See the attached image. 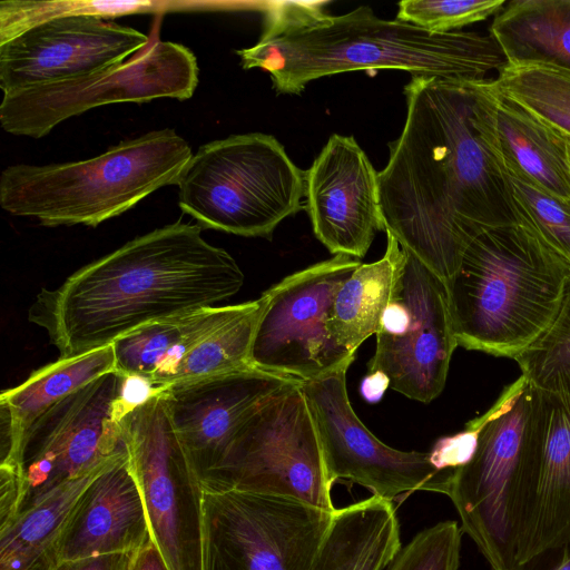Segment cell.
<instances>
[{"instance_id":"cell-1","label":"cell","mask_w":570,"mask_h":570,"mask_svg":"<svg viewBox=\"0 0 570 570\" xmlns=\"http://www.w3.org/2000/svg\"><path fill=\"white\" fill-rule=\"evenodd\" d=\"M473 81L412 76L404 127L379 173L385 232L444 283L481 233L518 223L508 176L475 127Z\"/></svg>"},{"instance_id":"cell-2","label":"cell","mask_w":570,"mask_h":570,"mask_svg":"<svg viewBox=\"0 0 570 570\" xmlns=\"http://www.w3.org/2000/svg\"><path fill=\"white\" fill-rule=\"evenodd\" d=\"M198 224L176 222L89 263L60 286L42 288L28 311L59 358L112 344L154 321L215 306L234 296L244 274Z\"/></svg>"},{"instance_id":"cell-3","label":"cell","mask_w":570,"mask_h":570,"mask_svg":"<svg viewBox=\"0 0 570 570\" xmlns=\"http://www.w3.org/2000/svg\"><path fill=\"white\" fill-rule=\"evenodd\" d=\"M324 4L266 3L261 39L236 51L242 67L267 71L277 94L298 95L313 80L348 71L395 69L412 76L482 80L507 63L489 32L432 33L382 19L367 6L331 16Z\"/></svg>"},{"instance_id":"cell-4","label":"cell","mask_w":570,"mask_h":570,"mask_svg":"<svg viewBox=\"0 0 570 570\" xmlns=\"http://www.w3.org/2000/svg\"><path fill=\"white\" fill-rule=\"evenodd\" d=\"M569 278L570 262L529 226L484 230L445 283L458 345L514 358L550 326Z\"/></svg>"},{"instance_id":"cell-5","label":"cell","mask_w":570,"mask_h":570,"mask_svg":"<svg viewBox=\"0 0 570 570\" xmlns=\"http://www.w3.org/2000/svg\"><path fill=\"white\" fill-rule=\"evenodd\" d=\"M474 421L475 450L450 473L445 494L493 570H511L540 464L544 393L521 375Z\"/></svg>"},{"instance_id":"cell-6","label":"cell","mask_w":570,"mask_h":570,"mask_svg":"<svg viewBox=\"0 0 570 570\" xmlns=\"http://www.w3.org/2000/svg\"><path fill=\"white\" fill-rule=\"evenodd\" d=\"M191 157L188 142L165 128L85 160L12 165L0 175V206L43 226L95 227L177 185Z\"/></svg>"},{"instance_id":"cell-7","label":"cell","mask_w":570,"mask_h":570,"mask_svg":"<svg viewBox=\"0 0 570 570\" xmlns=\"http://www.w3.org/2000/svg\"><path fill=\"white\" fill-rule=\"evenodd\" d=\"M178 186L179 208L202 228L269 237L302 209L306 171L272 135H230L202 145Z\"/></svg>"},{"instance_id":"cell-8","label":"cell","mask_w":570,"mask_h":570,"mask_svg":"<svg viewBox=\"0 0 570 570\" xmlns=\"http://www.w3.org/2000/svg\"><path fill=\"white\" fill-rule=\"evenodd\" d=\"M200 485L285 497L335 511L333 484L299 381L277 391L240 423Z\"/></svg>"},{"instance_id":"cell-9","label":"cell","mask_w":570,"mask_h":570,"mask_svg":"<svg viewBox=\"0 0 570 570\" xmlns=\"http://www.w3.org/2000/svg\"><path fill=\"white\" fill-rule=\"evenodd\" d=\"M332 514L291 498L202 487V570H311Z\"/></svg>"},{"instance_id":"cell-10","label":"cell","mask_w":570,"mask_h":570,"mask_svg":"<svg viewBox=\"0 0 570 570\" xmlns=\"http://www.w3.org/2000/svg\"><path fill=\"white\" fill-rule=\"evenodd\" d=\"M197 85L193 51L153 36L130 58L95 73L3 94L0 124L11 135L40 138L63 120L95 107L159 98L186 100Z\"/></svg>"},{"instance_id":"cell-11","label":"cell","mask_w":570,"mask_h":570,"mask_svg":"<svg viewBox=\"0 0 570 570\" xmlns=\"http://www.w3.org/2000/svg\"><path fill=\"white\" fill-rule=\"evenodd\" d=\"M151 542L168 570H202V485L158 390L120 419Z\"/></svg>"},{"instance_id":"cell-12","label":"cell","mask_w":570,"mask_h":570,"mask_svg":"<svg viewBox=\"0 0 570 570\" xmlns=\"http://www.w3.org/2000/svg\"><path fill=\"white\" fill-rule=\"evenodd\" d=\"M360 265L351 256L334 255L266 289L250 367L305 382L351 365L355 354L335 341L327 320L337 289Z\"/></svg>"},{"instance_id":"cell-13","label":"cell","mask_w":570,"mask_h":570,"mask_svg":"<svg viewBox=\"0 0 570 570\" xmlns=\"http://www.w3.org/2000/svg\"><path fill=\"white\" fill-rule=\"evenodd\" d=\"M127 380L109 372L47 409L27 429L20 445V512L126 448L120 419Z\"/></svg>"},{"instance_id":"cell-14","label":"cell","mask_w":570,"mask_h":570,"mask_svg":"<svg viewBox=\"0 0 570 570\" xmlns=\"http://www.w3.org/2000/svg\"><path fill=\"white\" fill-rule=\"evenodd\" d=\"M404 253L396 293L375 334L368 373L382 372L391 389L429 403L443 391L459 345L445 283L412 254Z\"/></svg>"},{"instance_id":"cell-15","label":"cell","mask_w":570,"mask_h":570,"mask_svg":"<svg viewBox=\"0 0 570 570\" xmlns=\"http://www.w3.org/2000/svg\"><path fill=\"white\" fill-rule=\"evenodd\" d=\"M348 367L301 382L332 484L348 480L399 503L415 491L444 494L452 471H439L429 452H405L384 444L357 417L346 389Z\"/></svg>"},{"instance_id":"cell-16","label":"cell","mask_w":570,"mask_h":570,"mask_svg":"<svg viewBox=\"0 0 570 570\" xmlns=\"http://www.w3.org/2000/svg\"><path fill=\"white\" fill-rule=\"evenodd\" d=\"M150 37L95 14L37 24L0 45L3 94L91 75L144 49Z\"/></svg>"},{"instance_id":"cell-17","label":"cell","mask_w":570,"mask_h":570,"mask_svg":"<svg viewBox=\"0 0 570 570\" xmlns=\"http://www.w3.org/2000/svg\"><path fill=\"white\" fill-rule=\"evenodd\" d=\"M306 209L334 255L362 258L385 232L379 173L353 136L333 134L306 171Z\"/></svg>"},{"instance_id":"cell-18","label":"cell","mask_w":570,"mask_h":570,"mask_svg":"<svg viewBox=\"0 0 570 570\" xmlns=\"http://www.w3.org/2000/svg\"><path fill=\"white\" fill-rule=\"evenodd\" d=\"M293 381L250 367L158 389L199 482L218 464L240 423Z\"/></svg>"},{"instance_id":"cell-19","label":"cell","mask_w":570,"mask_h":570,"mask_svg":"<svg viewBox=\"0 0 570 570\" xmlns=\"http://www.w3.org/2000/svg\"><path fill=\"white\" fill-rule=\"evenodd\" d=\"M475 127L508 177L570 203V168L561 135L505 98L493 79L472 82Z\"/></svg>"},{"instance_id":"cell-20","label":"cell","mask_w":570,"mask_h":570,"mask_svg":"<svg viewBox=\"0 0 570 570\" xmlns=\"http://www.w3.org/2000/svg\"><path fill=\"white\" fill-rule=\"evenodd\" d=\"M148 541L147 513L125 448L80 497L59 535L57 553L66 561L135 552Z\"/></svg>"},{"instance_id":"cell-21","label":"cell","mask_w":570,"mask_h":570,"mask_svg":"<svg viewBox=\"0 0 570 570\" xmlns=\"http://www.w3.org/2000/svg\"><path fill=\"white\" fill-rule=\"evenodd\" d=\"M547 425L515 566L570 546V395L544 392Z\"/></svg>"},{"instance_id":"cell-22","label":"cell","mask_w":570,"mask_h":570,"mask_svg":"<svg viewBox=\"0 0 570 570\" xmlns=\"http://www.w3.org/2000/svg\"><path fill=\"white\" fill-rule=\"evenodd\" d=\"M116 371L112 344L33 371L18 386L0 394V465L20 470L22 436L47 409L94 380Z\"/></svg>"},{"instance_id":"cell-23","label":"cell","mask_w":570,"mask_h":570,"mask_svg":"<svg viewBox=\"0 0 570 570\" xmlns=\"http://www.w3.org/2000/svg\"><path fill=\"white\" fill-rule=\"evenodd\" d=\"M401 549L393 502L372 495L335 509L311 570H383Z\"/></svg>"},{"instance_id":"cell-24","label":"cell","mask_w":570,"mask_h":570,"mask_svg":"<svg viewBox=\"0 0 570 570\" xmlns=\"http://www.w3.org/2000/svg\"><path fill=\"white\" fill-rule=\"evenodd\" d=\"M234 305L210 306L145 324L114 343L116 371L154 390L166 386L185 354L227 318Z\"/></svg>"},{"instance_id":"cell-25","label":"cell","mask_w":570,"mask_h":570,"mask_svg":"<svg viewBox=\"0 0 570 570\" xmlns=\"http://www.w3.org/2000/svg\"><path fill=\"white\" fill-rule=\"evenodd\" d=\"M489 33L508 65H550L570 71V0H512Z\"/></svg>"},{"instance_id":"cell-26","label":"cell","mask_w":570,"mask_h":570,"mask_svg":"<svg viewBox=\"0 0 570 570\" xmlns=\"http://www.w3.org/2000/svg\"><path fill=\"white\" fill-rule=\"evenodd\" d=\"M386 233L382 258L363 264L337 289L327 320L335 341L355 354L360 345L377 333L383 314L396 293L405 253L396 238Z\"/></svg>"},{"instance_id":"cell-27","label":"cell","mask_w":570,"mask_h":570,"mask_svg":"<svg viewBox=\"0 0 570 570\" xmlns=\"http://www.w3.org/2000/svg\"><path fill=\"white\" fill-rule=\"evenodd\" d=\"M106 464L57 487L0 530V561L30 563L59 560L57 541L62 528L82 493Z\"/></svg>"},{"instance_id":"cell-28","label":"cell","mask_w":570,"mask_h":570,"mask_svg":"<svg viewBox=\"0 0 570 570\" xmlns=\"http://www.w3.org/2000/svg\"><path fill=\"white\" fill-rule=\"evenodd\" d=\"M263 306L262 296L234 305L230 315L185 354L166 386L250 368L249 352Z\"/></svg>"},{"instance_id":"cell-29","label":"cell","mask_w":570,"mask_h":570,"mask_svg":"<svg viewBox=\"0 0 570 570\" xmlns=\"http://www.w3.org/2000/svg\"><path fill=\"white\" fill-rule=\"evenodd\" d=\"M497 89L560 135L570 136V71L550 65H508Z\"/></svg>"},{"instance_id":"cell-30","label":"cell","mask_w":570,"mask_h":570,"mask_svg":"<svg viewBox=\"0 0 570 570\" xmlns=\"http://www.w3.org/2000/svg\"><path fill=\"white\" fill-rule=\"evenodd\" d=\"M513 360L537 389L570 395V278L550 326Z\"/></svg>"},{"instance_id":"cell-31","label":"cell","mask_w":570,"mask_h":570,"mask_svg":"<svg viewBox=\"0 0 570 570\" xmlns=\"http://www.w3.org/2000/svg\"><path fill=\"white\" fill-rule=\"evenodd\" d=\"M151 1L101 0H6L0 2V45L26 30L65 16L95 14L112 18L120 14L153 11Z\"/></svg>"},{"instance_id":"cell-32","label":"cell","mask_w":570,"mask_h":570,"mask_svg":"<svg viewBox=\"0 0 570 570\" xmlns=\"http://www.w3.org/2000/svg\"><path fill=\"white\" fill-rule=\"evenodd\" d=\"M518 223L532 228L570 262V203L551 196L518 178L508 177Z\"/></svg>"},{"instance_id":"cell-33","label":"cell","mask_w":570,"mask_h":570,"mask_svg":"<svg viewBox=\"0 0 570 570\" xmlns=\"http://www.w3.org/2000/svg\"><path fill=\"white\" fill-rule=\"evenodd\" d=\"M505 3V0H405L399 3L396 19L432 33H450L495 16Z\"/></svg>"},{"instance_id":"cell-34","label":"cell","mask_w":570,"mask_h":570,"mask_svg":"<svg viewBox=\"0 0 570 570\" xmlns=\"http://www.w3.org/2000/svg\"><path fill=\"white\" fill-rule=\"evenodd\" d=\"M461 538L456 521L439 522L401 549L387 570H458Z\"/></svg>"},{"instance_id":"cell-35","label":"cell","mask_w":570,"mask_h":570,"mask_svg":"<svg viewBox=\"0 0 570 570\" xmlns=\"http://www.w3.org/2000/svg\"><path fill=\"white\" fill-rule=\"evenodd\" d=\"M479 426L472 420L464 431L440 439L429 452L431 463L439 471H453L466 464L475 450Z\"/></svg>"},{"instance_id":"cell-36","label":"cell","mask_w":570,"mask_h":570,"mask_svg":"<svg viewBox=\"0 0 570 570\" xmlns=\"http://www.w3.org/2000/svg\"><path fill=\"white\" fill-rule=\"evenodd\" d=\"M21 503V472L12 466L0 465V530L17 519Z\"/></svg>"},{"instance_id":"cell-37","label":"cell","mask_w":570,"mask_h":570,"mask_svg":"<svg viewBox=\"0 0 570 570\" xmlns=\"http://www.w3.org/2000/svg\"><path fill=\"white\" fill-rule=\"evenodd\" d=\"M134 552L98 554L59 561L55 570H129Z\"/></svg>"},{"instance_id":"cell-38","label":"cell","mask_w":570,"mask_h":570,"mask_svg":"<svg viewBox=\"0 0 570 570\" xmlns=\"http://www.w3.org/2000/svg\"><path fill=\"white\" fill-rule=\"evenodd\" d=\"M511 570H570V546L544 551Z\"/></svg>"},{"instance_id":"cell-39","label":"cell","mask_w":570,"mask_h":570,"mask_svg":"<svg viewBox=\"0 0 570 570\" xmlns=\"http://www.w3.org/2000/svg\"><path fill=\"white\" fill-rule=\"evenodd\" d=\"M129 570H168V568L150 540L134 552Z\"/></svg>"},{"instance_id":"cell-40","label":"cell","mask_w":570,"mask_h":570,"mask_svg":"<svg viewBox=\"0 0 570 570\" xmlns=\"http://www.w3.org/2000/svg\"><path fill=\"white\" fill-rule=\"evenodd\" d=\"M389 386L390 381L384 373L372 372L364 377L361 384V393L366 401L377 402Z\"/></svg>"},{"instance_id":"cell-41","label":"cell","mask_w":570,"mask_h":570,"mask_svg":"<svg viewBox=\"0 0 570 570\" xmlns=\"http://www.w3.org/2000/svg\"><path fill=\"white\" fill-rule=\"evenodd\" d=\"M560 135V134H559ZM564 141L567 161L570 168V136L561 135Z\"/></svg>"}]
</instances>
